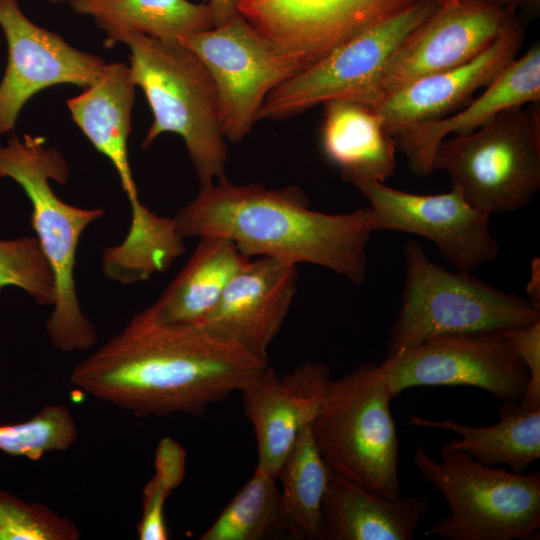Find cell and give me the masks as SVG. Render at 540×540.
<instances>
[{
	"label": "cell",
	"instance_id": "cell-1",
	"mask_svg": "<svg viewBox=\"0 0 540 540\" xmlns=\"http://www.w3.org/2000/svg\"><path fill=\"white\" fill-rule=\"evenodd\" d=\"M199 324H169L145 310L76 364L70 382L139 417L203 415L268 366Z\"/></svg>",
	"mask_w": 540,
	"mask_h": 540
},
{
	"label": "cell",
	"instance_id": "cell-2",
	"mask_svg": "<svg viewBox=\"0 0 540 540\" xmlns=\"http://www.w3.org/2000/svg\"><path fill=\"white\" fill-rule=\"evenodd\" d=\"M297 186L268 189L227 179L201 187L174 217L184 237L223 236L252 256L331 270L355 285L367 275L369 208L328 214L310 209Z\"/></svg>",
	"mask_w": 540,
	"mask_h": 540
},
{
	"label": "cell",
	"instance_id": "cell-3",
	"mask_svg": "<svg viewBox=\"0 0 540 540\" xmlns=\"http://www.w3.org/2000/svg\"><path fill=\"white\" fill-rule=\"evenodd\" d=\"M104 45L129 49L134 84L143 91L153 122L141 147L162 133L179 135L196 171L200 188L226 178L227 145L217 108L214 82L201 60L179 41H163L105 23Z\"/></svg>",
	"mask_w": 540,
	"mask_h": 540
},
{
	"label": "cell",
	"instance_id": "cell-4",
	"mask_svg": "<svg viewBox=\"0 0 540 540\" xmlns=\"http://www.w3.org/2000/svg\"><path fill=\"white\" fill-rule=\"evenodd\" d=\"M42 136L10 137L0 145V177L17 182L32 204L31 225L51 267L55 299L46 322L50 343L60 352L86 351L97 341L94 324L78 299L74 270L80 237L104 215L100 208H82L61 200L50 180L65 184L67 162Z\"/></svg>",
	"mask_w": 540,
	"mask_h": 540
},
{
	"label": "cell",
	"instance_id": "cell-5",
	"mask_svg": "<svg viewBox=\"0 0 540 540\" xmlns=\"http://www.w3.org/2000/svg\"><path fill=\"white\" fill-rule=\"evenodd\" d=\"M393 399L379 365L365 363L330 380L311 424L330 470L389 498L401 495Z\"/></svg>",
	"mask_w": 540,
	"mask_h": 540
},
{
	"label": "cell",
	"instance_id": "cell-6",
	"mask_svg": "<svg viewBox=\"0 0 540 540\" xmlns=\"http://www.w3.org/2000/svg\"><path fill=\"white\" fill-rule=\"evenodd\" d=\"M404 259V287L386 356L437 335L505 331L540 320V308L528 299L471 273L447 270L431 261L416 241L406 244Z\"/></svg>",
	"mask_w": 540,
	"mask_h": 540
},
{
	"label": "cell",
	"instance_id": "cell-7",
	"mask_svg": "<svg viewBox=\"0 0 540 540\" xmlns=\"http://www.w3.org/2000/svg\"><path fill=\"white\" fill-rule=\"evenodd\" d=\"M422 477L442 494L450 513L425 532L445 540H530L540 528V472L487 466L464 452L412 455Z\"/></svg>",
	"mask_w": 540,
	"mask_h": 540
},
{
	"label": "cell",
	"instance_id": "cell-8",
	"mask_svg": "<svg viewBox=\"0 0 540 540\" xmlns=\"http://www.w3.org/2000/svg\"><path fill=\"white\" fill-rule=\"evenodd\" d=\"M433 170H443L472 207L488 214L522 209L540 189V108L506 109L479 129L446 137Z\"/></svg>",
	"mask_w": 540,
	"mask_h": 540
},
{
	"label": "cell",
	"instance_id": "cell-9",
	"mask_svg": "<svg viewBox=\"0 0 540 540\" xmlns=\"http://www.w3.org/2000/svg\"><path fill=\"white\" fill-rule=\"evenodd\" d=\"M438 5V0H420L340 45L274 88L258 120H283L335 99L371 105L391 57Z\"/></svg>",
	"mask_w": 540,
	"mask_h": 540
},
{
	"label": "cell",
	"instance_id": "cell-10",
	"mask_svg": "<svg viewBox=\"0 0 540 540\" xmlns=\"http://www.w3.org/2000/svg\"><path fill=\"white\" fill-rule=\"evenodd\" d=\"M208 70L220 125L238 143L251 131L267 95L305 68L260 34L239 12L227 23L180 38Z\"/></svg>",
	"mask_w": 540,
	"mask_h": 540
},
{
	"label": "cell",
	"instance_id": "cell-11",
	"mask_svg": "<svg viewBox=\"0 0 540 540\" xmlns=\"http://www.w3.org/2000/svg\"><path fill=\"white\" fill-rule=\"evenodd\" d=\"M379 367L394 398L412 387L471 386L520 401L529 379L504 331L433 336L386 356Z\"/></svg>",
	"mask_w": 540,
	"mask_h": 540
},
{
	"label": "cell",
	"instance_id": "cell-12",
	"mask_svg": "<svg viewBox=\"0 0 540 540\" xmlns=\"http://www.w3.org/2000/svg\"><path fill=\"white\" fill-rule=\"evenodd\" d=\"M369 201L374 231H399L433 242L456 270L471 273L492 262L499 246L490 230V215L472 207L456 189L441 194L398 190L369 178L346 180Z\"/></svg>",
	"mask_w": 540,
	"mask_h": 540
},
{
	"label": "cell",
	"instance_id": "cell-13",
	"mask_svg": "<svg viewBox=\"0 0 540 540\" xmlns=\"http://www.w3.org/2000/svg\"><path fill=\"white\" fill-rule=\"evenodd\" d=\"M515 11L489 0L438 5L389 60L371 106L418 78L472 60L517 18Z\"/></svg>",
	"mask_w": 540,
	"mask_h": 540
},
{
	"label": "cell",
	"instance_id": "cell-14",
	"mask_svg": "<svg viewBox=\"0 0 540 540\" xmlns=\"http://www.w3.org/2000/svg\"><path fill=\"white\" fill-rule=\"evenodd\" d=\"M420 0H238V12L306 67Z\"/></svg>",
	"mask_w": 540,
	"mask_h": 540
},
{
	"label": "cell",
	"instance_id": "cell-15",
	"mask_svg": "<svg viewBox=\"0 0 540 540\" xmlns=\"http://www.w3.org/2000/svg\"><path fill=\"white\" fill-rule=\"evenodd\" d=\"M0 27L8 46L7 67L0 82V134L14 130L20 111L33 95L60 84L86 88L107 64L34 24L17 0H0Z\"/></svg>",
	"mask_w": 540,
	"mask_h": 540
},
{
	"label": "cell",
	"instance_id": "cell-16",
	"mask_svg": "<svg viewBox=\"0 0 540 540\" xmlns=\"http://www.w3.org/2000/svg\"><path fill=\"white\" fill-rule=\"evenodd\" d=\"M297 280L296 264L273 257L250 259L199 325L212 336L267 360L290 310Z\"/></svg>",
	"mask_w": 540,
	"mask_h": 540
},
{
	"label": "cell",
	"instance_id": "cell-17",
	"mask_svg": "<svg viewBox=\"0 0 540 540\" xmlns=\"http://www.w3.org/2000/svg\"><path fill=\"white\" fill-rule=\"evenodd\" d=\"M331 379L329 368L313 361L281 376L268 365L239 390L255 431L256 467L277 478L301 430L315 419Z\"/></svg>",
	"mask_w": 540,
	"mask_h": 540
},
{
	"label": "cell",
	"instance_id": "cell-18",
	"mask_svg": "<svg viewBox=\"0 0 540 540\" xmlns=\"http://www.w3.org/2000/svg\"><path fill=\"white\" fill-rule=\"evenodd\" d=\"M524 29L516 18L484 52L457 67L418 78L383 97L372 107L388 132L450 115L490 85L522 47ZM393 137V136H392Z\"/></svg>",
	"mask_w": 540,
	"mask_h": 540
},
{
	"label": "cell",
	"instance_id": "cell-19",
	"mask_svg": "<svg viewBox=\"0 0 540 540\" xmlns=\"http://www.w3.org/2000/svg\"><path fill=\"white\" fill-rule=\"evenodd\" d=\"M540 100V46L534 43L511 61L485 91L455 114L404 126L392 136L418 176L430 175L435 152L450 134L466 135L479 129L500 112Z\"/></svg>",
	"mask_w": 540,
	"mask_h": 540
},
{
	"label": "cell",
	"instance_id": "cell-20",
	"mask_svg": "<svg viewBox=\"0 0 540 540\" xmlns=\"http://www.w3.org/2000/svg\"><path fill=\"white\" fill-rule=\"evenodd\" d=\"M135 88L127 64L108 63L100 77L81 94L67 99L66 105L73 121L115 168L130 202V228L140 229L155 213L140 202L128 160Z\"/></svg>",
	"mask_w": 540,
	"mask_h": 540
},
{
	"label": "cell",
	"instance_id": "cell-21",
	"mask_svg": "<svg viewBox=\"0 0 540 540\" xmlns=\"http://www.w3.org/2000/svg\"><path fill=\"white\" fill-rule=\"evenodd\" d=\"M429 506L425 496L385 497L330 470L321 540H411Z\"/></svg>",
	"mask_w": 540,
	"mask_h": 540
},
{
	"label": "cell",
	"instance_id": "cell-22",
	"mask_svg": "<svg viewBox=\"0 0 540 540\" xmlns=\"http://www.w3.org/2000/svg\"><path fill=\"white\" fill-rule=\"evenodd\" d=\"M322 150L344 181L385 182L396 169V142L381 115L366 103L335 99L323 104Z\"/></svg>",
	"mask_w": 540,
	"mask_h": 540
},
{
	"label": "cell",
	"instance_id": "cell-23",
	"mask_svg": "<svg viewBox=\"0 0 540 540\" xmlns=\"http://www.w3.org/2000/svg\"><path fill=\"white\" fill-rule=\"evenodd\" d=\"M175 278L145 311L156 321L199 324L216 306L233 276L250 258L230 239L202 236Z\"/></svg>",
	"mask_w": 540,
	"mask_h": 540
},
{
	"label": "cell",
	"instance_id": "cell-24",
	"mask_svg": "<svg viewBox=\"0 0 540 540\" xmlns=\"http://www.w3.org/2000/svg\"><path fill=\"white\" fill-rule=\"evenodd\" d=\"M406 424L457 433L460 437L443 444L440 453L464 452L487 466L506 465L524 472L540 458V407L525 408L519 401H505L499 422L489 426L420 416H411Z\"/></svg>",
	"mask_w": 540,
	"mask_h": 540
},
{
	"label": "cell",
	"instance_id": "cell-25",
	"mask_svg": "<svg viewBox=\"0 0 540 540\" xmlns=\"http://www.w3.org/2000/svg\"><path fill=\"white\" fill-rule=\"evenodd\" d=\"M79 14L163 41H178L214 27L207 3L188 0H68Z\"/></svg>",
	"mask_w": 540,
	"mask_h": 540
},
{
	"label": "cell",
	"instance_id": "cell-26",
	"mask_svg": "<svg viewBox=\"0 0 540 540\" xmlns=\"http://www.w3.org/2000/svg\"><path fill=\"white\" fill-rule=\"evenodd\" d=\"M329 473L308 425L277 476L283 513L294 539L321 540V508Z\"/></svg>",
	"mask_w": 540,
	"mask_h": 540
},
{
	"label": "cell",
	"instance_id": "cell-27",
	"mask_svg": "<svg viewBox=\"0 0 540 540\" xmlns=\"http://www.w3.org/2000/svg\"><path fill=\"white\" fill-rule=\"evenodd\" d=\"M277 478L256 467L200 540L293 538L284 516ZM294 539V538H293Z\"/></svg>",
	"mask_w": 540,
	"mask_h": 540
},
{
	"label": "cell",
	"instance_id": "cell-28",
	"mask_svg": "<svg viewBox=\"0 0 540 540\" xmlns=\"http://www.w3.org/2000/svg\"><path fill=\"white\" fill-rule=\"evenodd\" d=\"M78 434L69 409L64 405L51 404L28 420L0 424V451L37 461L47 452L69 449Z\"/></svg>",
	"mask_w": 540,
	"mask_h": 540
},
{
	"label": "cell",
	"instance_id": "cell-29",
	"mask_svg": "<svg viewBox=\"0 0 540 540\" xmlns=\"http://www.w3.org/2000/svg\"><path fill=\"white\" fill-rule=\"evenodd\" d=\"M186 471V450L175 439L162 438L155 451L154 475L142 491L141 517L137 526L140 540L169 538L165 503L182 483Z\"/></svg>",
	"mask_w": 540,
	"mask_h": 540
},
{
	"label": "cell",
	"instance_id": "cell-30",
	"mask_svg": "<svg viewBox=\"0 0 540 540\" xmlns=\"http://www.w3.org/2000/svg\"><path fill=\"white\" fill-rule=\"evenodd\" d=\"M17 287L38 304L52 306L55 282L36 237L0 239V292Z\"/></svg>",
	"mask_w": 540,
	"mask_h": 540
},
{
	"label": "cell",
	"instance_id": "cell-31",
	"mask_svg": "<svg viewBox=\"0 0 540 540\" xmlns=\"http://www.w3.org/2000/svg\"><path fill=\"white\" fill-rule=\"evenodd\" d=\"M80 530L46 505L0 490V540H78Z\"/></svg>",
	"mask_w": 540,
	"mask_h": 540
},
{
	"label": "cell",
	"instance_id": "cell-32",
	"mask_svg": "<svg viewBox=\"0 0 540 540\" xmlns=\"http://www.w3.org/2000/svg\"><path fill=\"white\" fill-rule=\"evenodd\" d=\"M511 347L521 358L528 371V383L520 405L540 407V320L504 331Z\"/></svg>",
	"mask_w": 540,
	"mask_h": 540
},
{
	"label": "cell",
	"instance_id": "cell-33",
	"mask_svg": "<svg viewBox=\"0 0 540 540\" xmlns=\"http://www.w3.org/2000/svg\"><path fill=\"white\" fill-rule=\"evenodd\" d=\"M211 9L214 27L229 22L237 13L238 0H207Z\"/></svg>",
	"mask_w": 540,
	"mask_h": 540
},
{
	"label": "cell",
	"instance_id": "cell-34",
	"mask_svg": "<svg viewBox=\"0 0 540 540\" xmlns=\"http://www.w3.org/2000/svg\"><path fill=\"white\" fill-rule=\"evenodd\" d=\"M528 300L540 308V260L533 258L530 266L529 280L526 285Z\"/></svg>",
	"mask_w": 540,
	"mask_h": 540
},
{
	"label": "cell",
	"instance_id": "cell-35",
	"mask_svg": "<svg viewBox=\"0 0 540 540\" xmlns=\"http://www.w3.org/2000/svg\"><path fill=\"white\" fill-rule=\"evenodd\" d=\"M455 1H458V0H438V4L442 5V4L455 2ZM489 1L517 10L518 8L527 7L530 5H536L538 4L539 0H489Z\"/></svg>",
	"mask_w": 540,
	"mask_h": 540
},
{
	"label": "cell",
	"instance_id": "cell-36",
	"mask_svg": "<svg viewBox=\"0 0 540 540\" xmlns=\"http://www.w3.org/2000/svg\"><path fill=\"white\" fill-rule=\"evenodd\" d=\"M52 3H58V2H67L68 0H47Z\"/></svg>",
	"mask_w": 540,
	"mask_h": 540
}]
</instances>
